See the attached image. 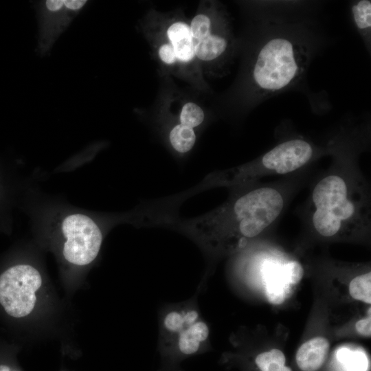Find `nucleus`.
Returning <instances> with one entry per match:
<instances>
[{
    "label": "nucleus",
    "instance_id": "nucleus-11",
    "mask_svg": "<svg viewBox=\"0 0 371 371\" xmlns=\"http://www.w3.org/2000/svg\"><path fill=\"white\" fill-rule=\"evenodd\" d=\"M227 30L225 25L206 38L194 42L195 56L204 62H213L225 58L232 41Z\"/></svg>",
    "mask_w": 371,
    "mask_h": 371
},
{
    "label": "nucleus",
    "instance_id": "nucleus-17",
    "mask_svg": "<svg viewBox=\"0 0 371 371\" xmlns=\"http://www.w3.org/2000/svg\"><path fill=\"white\" fill-rule=\"evenodd\" d=\"M349 292L355 300L371 303V273L357 276L350 282Z\"/></svg>",
    "mask_w": 371,
    "mask_h": 371
},
{
    "label": "nucleus",
    "instance_id": "nucleus-22",
    "mask_svg": "<svg viewBox=\"0 0 371 371\" xmlns=\"http://www.w3.org/2000/svg\"><path fill=\"white\" fill-rule=\"evenodd\" d=\"M371 319L369 317L360 319L356 324V329L357 332L364 336L370 337L371 335Z\"/></svg>",
    "mask_w": 371,
    "mask_h": 371
},
{
    "label": "nucleus",
    "instance_id": "nucleus-20",
    "mask_svg": "<svg viewBox=\"0 0 371 371\" xmlns=\"http://www.w3.org/2000/svg\"><path fill=\"white\" fill-rule=\"evenodd\" d=\"M213 25V20L207 14H198L194 16L190 25L193 41H199L212 34L214 30Z\"/></svg>",
    "mask_w": 371,
    "mask_h": 371
},
{
    "label": "nucleus",
    "instance_id": "nucleus-15",
    "mask_svg": "<svg viewBox=\"0 0 371 371\" xmlns=\"http://www.w3.org/2000/svg\"><path fill=\"white\" fill-rule=\"evenodd\" d=\"M196 139L194 128L180 123L175 125L169 132L170 144L179 153L189 152L194 146Z\"/></svg>",
    "mask_w": 371,
    "mask_h": 371
},
{
    "label": "nucleus",
    "instance_id": "nucleus-3",
    "mask_svg": "<svg viewBox=\"0 0 371 371\" xmlns=\"http://www.w3.org/2000/svg\"><path fill=\"white\" fill-rule=\"evenodd\" d=\"M262 34L250 70L254 96L265 100L299 82L311 56L310 38L289 24H271Z\"/></svg>",
    "mask_w": 371,
    "mask_h": 371
},
{
    "label": "nucleus",
    "instance_id": "nucleus-7",
    "mask_svg": "<svg viewBox=\"0 0 371 371\" xmlns=\"http://www.w3.org/2000/svg\"><path fill=\"white\" fill-rule=\"evenodd\" d=\"M85 0H45L36 3L38 23L37 52L47 54L61 34L87 5Z\"/></svg>",
    "mask_w": 371,
    "mask_h": 371
},
{
    "label": "nucleus",
    "instance_id": "nucleus-5",
    "mask_svg": "<svg viewBox=\"0 0 371 371\" xmlns=\"http://www.w3.org/2000/svg\"><path fill=\"white\" fill-rule=\"evenodd\" d=\"M43 285L39 270L30 264H17L0 275V304L14 318L30 315L35 310Z\"/></svg>",
    "mask_w": 371,
    "mask_h": 371
},
{
    "label": "nucleus",
    "instance_id": "nucleus-18",
    "mask_svg": "<svg viewBox=\"0 0 371 371\" xmlns=\"http://www.w3.org/2000/svg\"><path fill=\"white\" fill-rule=\"evenodd\" d=\"M337 359L346 368L347 371H366L368 361L361 352H351L348 349L343 348L337 353Z\"/></svg>",
    "mask_w": 371,
    "mask_h": 371
},
{
    "label": "nucleus",
    "instance_id": "nucleus-6",
    "mask_svg": "<svg viewBox=\"0 0 371 371\" xmlns=\"http://www.w3.org/2000/svg\"><path fill=\"white\" fill-rule=\"evenodd\" d=\"M64 238L63 256L70 265L85 267L98 257L103 241V232L98 223L82 213H70L60 223Z\"/></svg>",
    "mask_w": 371,
    "mask_h": 371
},
{
    "label": "nucleus",
    "instance_id": "nucleus-9",
    "mask_svg": "<svg viewBox=\"0 0 371 371\" xmlns=\"http://www.w3.org/2000/svg\"><path fill=\"white\" fill-rule=\"evenodd\" d=\"M196 291L190 299L165 304L158 313L157 350L166 346L179 333L202 317Z\"/></svg>",
    "mask_w": 371,
    "mask_h": 371
},
{
    "label": "nucleus",
    "instance_id": "nucleus-4",
    "mask_svg": "<svg viewBox=\"0 0 371 371\" xmlns=\"http://www.w3.org/2000/svg\"><path fill=\"white\" fill-rule=\"evenodd\" d=\"M333 142L318 145L303 137H294L279 142L251 161L207 175L203 181L205 188H226L234 191L254 186L271 175H290L308 168V166L331 155Z\"/></svg>",
    "mask_w": 371,
    "mask_h": 371
},
{
    "label": "nucleus",
    "instance_id": "nucleus-10",
    "mask_svg": "<svg viewBox=\"0 0 371 371\" xmlns=\"http://www.w3.org/2000/svg\"><path fill=\"white\" fill-rule=\"evenodd\" d=\"M264 258L260 269L265 279L267 297L271 304H282L291 295L293 286L287 273L288 265L291 260H285L276 256Z\"/></svg>",
    "mask_w": 371,
    "mask_h": 371
},
{
    "label": "nucleus",
    "instance_id": "nucleus-14",
    "mask_svg": "<svg viewBox=\"0 0 371 371\" xmlns=\"http://www.w3.org/2000/svg\"><path fill=\"white\" fill-rule=\"evenodd\" d=\"M351 14L357 32L362 37L365 45L370 52L371 43V1L360 0L352 2Z\"/></svg>",
    "mask_w": 371,
    "mask_h": 371
},
{
    "label": "nucleus",
    "instance_id": "nucleus-1",
    "mask_svg": "<svg viewBox=\"0 0 371 371\" xmlns=\"http://www.w3.org/2000/svg\"><path fill=\"white\" fill-rule=\"evenodd\" d=\"M339 133L333 136L330 167L311 186L301 212L302 223L324 240L368 236L371 228V191L359 157L362 136Z\"/></svg>",
    "mask_w": 371,
    "mask_h": 371
},
{
    "label": "nucleus",
    "instance_id": "nucleus-13",
    "mask_svg": "<svg viewBox=\"0 0 371 371\" xmlns=\"http://www.w3.org/2000/svg\"><path fill=\"white\" fill-rule=\"evenodd\" d=\"M166 36L175 50L177 61L189 63L194 60V41L188 24L183 21L172 23L166 30Z\"/></svg>",
    "mask_w": 371,
    "mask_h": 371
},
{
    "label": "nucleus",
    "instance_id": "nucleus-16",
    "mask_svg": "<svg viewBox=\"0 0 371 371\" xmlns=\"http://www.w3.org/2000/svg\"><path fill=\"white\" fill-rule=\"evenodd\" d=\"M284 353L278 349H272L258 355L255 363L261 371H292L285 366Z\"/></svg>",
    "mask_w": 371,
    "mask_h": 371
},
{
    "label": "nucleus",
    "instance_id": "nucleus-21",
    "mask_svg": "<svg viewBox=\"0 0 371 371\" xmlns=\"http://www.w3.org/2000/svg\"><path fill=\"white\" fill-rule=\"evenodd\" d=\"M158 55L160 60L168 65H175L177 62L175 50L169 42L164 43L159 46Z\"/></svg>",
    "mask_w": 371,
    "mask_h": 371
},
{
    "label": "nucleus",
    "instance_id": "nucleus-8",
    "mask_svg": "<svg viewBox=\"0 0 371 371\" xmlns=\"http://www.w3.org/2000/svg\"><path fill=\"white\" fill-rule=\"evenodd\" d=\"M209 337L210 328L202 317L158 350L159 363L155 371H185L183 362L207 351Z\"/></svg>",
    "mask_w": 371,
    "mask_h": 371
},
{
    "label": "nucleus",
    "instance_id": "nucleus-12",
    "mask_svg": "<svg viewBox=\"0 0 371 371\" xmlns=\"http://www.w3.org/2000/svg\"><path fill=\"white\" fill-rule=\"evenodd\" d=\"M328 341L317 337L304 343L296 353V362L302 371H316L324 363L329 350Z\"/></svg>",
    "mask_w": 371,
    "mask_h": 371
},
{
    "label": "nucleus",
    "instance_id": "nucleus-2",
    "mask_svg": "<svg viewBox=\"0 0 371 371\" xmlns=\"http://www.w3.org/2000/svg\"><path fill=\"white\" fill-rule=\"evenodd\" d=\"M306 169L270 183L231 191L220 206L200 216L179 222L177 229L209 258L232 252L275 225L304 184Z\"/></svg>",
    "mask_w": 371,
    "mask_h": 371
},
{
    "label": "nucleus",
    "instance_id": "nucleus-19",
    "mask_svg": "<svg viewBox=\"0 0 371 371\" xmlns=\"http://www.w3.org/2000/svg\"><path fill=\"white\" fill-rule=\"evenodd\" d=\"M204 118L205 114L201 107L193 102H188L181 108L179 123L194 128L201 124Z\"/></svg>",
    "mask_w": 371,
    "mask_h": 371
},
{
    "label": "nucleus",
    "instance_id": "nucleus-23",
    "mask_svg": "<svg viewBox=\"0 0 371 371\" xmlns=\"http://www.w3.org/2000/svg\"><path fill=\"white\" fill-rule=\"evenodd\" d=\"M0 371H18L16 369L6 364H0Z\"/></svg>",
    "mask_w": 371,
    "mask_h": 371
}]
</instances>
